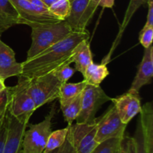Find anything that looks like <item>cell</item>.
<instances>
[{
	"instance_id": "6da1fadb",
	"label": "cell",
	"mask_w": 153,
	"mask_h": 153,
	"mask_svg": "<svg viewBox=\"0 0 153 153\" xmlns=\"http://www.w3.org/2000/svg\"><path fill=\"white\" fill-rule=\"evenodd\" d=\"M89 37L87 30L81 32L73 31L61 41L22 62L20 76L31 79L52 73L62 66L70 65L73 61L78 45L83 40H89Z\"/></svg>"
},
{
	"instance_id": "7a4b0ae2",
	"label": "cell",
	"mask_w": 153,
	"mask_h": 153,
	"mask_svg": "<svg viewBox=\"0 0 153 153\" xmlns=\"http://www.w3.org/2000/svg\"><path fill=\"white\" fill-rule=\"evenodd\" d=\"M73 32L65 20L31 27V44L27 52V58L36 56Z\"/></svg>"
},
{
	"instance_id": "3957f363",
	"label": "cell",
	"mask_w": 153,
	"mask_h": 153,
	"mask_svg": "<svg viewBox=\"0 0 153 153\" xmlns=\"http://www.w3.org/2000/svg\"><path fill=\"white\" fill-rule=\"evenodd\" d=\"M55 105L44 120L37 124H29L25 129L22 142L21 153H43L49 134L52 132V118L55 114Z\"/></svg>"
},
{
	"instance_id": "277c9868",
	"label": "cell",
	"mask_w": 153,
	"mask_h": 153,
	"mask_svg": "<svg viewBox=\"0 0 153 153\" xmlns=\"http://www.w3.org/2000/svg\"><path fill=\"white\" fill-rule=\"evenodd\" d=\"M17 78V84L13 87H8L10 92L8 111L16 119L28 123L37 108L27 90V79L20 76Z\"/></svg>"
},
{
	"instance_id": "5b68a950",
	"label": "cell",
	"mask_w": 153,
	"mask_h": 153,
	"mask_svg": "<svg viewBox=\"0 0 153 153\" xmlns=\"http://www.w3.org/2000/svg\"><path fill=\"white\" fill-rule=\"evenodd\" d=\"M61 85L52 72L31 79H27V90L37 109L58 99Z\"/></svg>"
},
{
	"instance_id": "8992f818",
	"label": "cell",
	"mask_w": 153,
	"mask_h": 153,
	"mask_svg": "<svg viewBox=\"0 0 153 153\" xmlns=\"http://www.w3.org/2000/svg\"><path fill=\"white\" fill-rule=\"evenodd\" d=\"M110 97L99 86L88 85L84 89L82 96V108L79 117L76 120L79 123H94L96 114L102 105L111 101Z\"/></svg>"
},
{
	"instance_id": "52a82bcc",
	"label": "cell",
	"mask_w": 153,
	"mask_h": 153,
	"mask_svg": "<svg viewBox=\"0 0 153 153\" xmlns=\"http://www.w3.org/2000/svg\"><path fill=\"white\" fill-rule=\"evenodd\" d=\"M67 140L76 153H91L99 144L96 141L97 119L94 123L68 125Z\"/></svg>"
},
{
	"instance_id": "ba28073f",
	"label": "cell",
	"mask_w": 153,
	"mask_h": 153,
	"mask_svg": "<svg viewBox=\"0 0 153 153\" xmlns=\"http://www.w3.org/2000/svg\"><path fill=\"white\" fill-rule=\"evenodd\" d=\"M19 13L18 24L28 25L31 28L37 25L54 23L61 21L52 14L47 7L31 4L26 0H10Z\"/></svg>"
},
{
	"instance_id": "9c48e42d",
	"label": "cell",
	"mask_w": 153,
	"mask_h": 153,
	"mask_svg": "<svg viewBox=\"0 0 153 153\" xmlns=\"http://www.w3.org/2000/svg\"><path fill=\"white\" fill-rule=\"evenodd\" d=\"M126 126L112 105L100 117L97 118L96 141L100 143L111 138H122L125 135Z\"/></svg>"
},
{
	"instance_id": "30bf717a",
	"label": "cell",
	"mask_w": 153,
	"mask_h": 153,
	"mask_svg": "<svg viewBox=\"0 0 153 153\" xmlns=\"http://www.w3.org/2000/svg\"><path fill=\"white\" fill-rule=\"evenodd\" d=\"M98 6L92 0H70L69 16L65 19L73 31H86Z\"/></svg>"
},
{
	"instance_id": "8fae6325",
	"label": "cell",
	"mask_w": 153,
	"mask_h": 153,
	"mask_svg": "<svg viewBox=\"0 0 153 153\" xmlns=\"http://www.w3.org/2000/svg\"><path fill=\"white\" fill-rule=\"evenodd\" d=\"M111 102L121 121L126 125L136 115L140 114L142 109L139 94L127 92L116 98H112Z\"/></svg>"
},
{
	"instance_id": "7c38bea8",
	"label": "cell",
	"mask_w": 153,
	"mask_h": 153,
	"mask_svg": "<svg viewBox=\"0 0 153 153\" xmlns=\"http://www.w3.org/2000/svg\"><path fill=\"white\" fill-rule=\"evenodd\" d=\"M8 125L2 153H21L24 133L28 123L16 119L7 110Z\"/></svg>"
},
{
	"instance_id": "4fadbf2b",
	"label": "cell",
	"mask_w": 153,
	"mask_h": 153,
	"mask_svg": "<svg viewBox=\"0 0 153 153\" xmlns=\"http://www.w3.org/2000/svg\"><path fill=\"white\" fill-rule=\"evenodd\" d=\"M153 77V46L144 49L141 62L137 67V71L128 92L139 94L143 86L149 85Z\"/></svg>"
},
{
	"instance_id": "5bb4252c",
	"label": "cell",
	"mask_w": 153,
	"mask_h": 153,
	"mask_svg": "<svg viewBox=\"0 0 153 153\" xmlns=\"http://www.w3.org/2000/svg\"><path fill=\"white\" fill-rule=\"evenodd\" d=\"M22 73V63L16 61L15 52L0 39V78L3 80L13 76H19Z\"/></svg>"
},
{
	"instance_id": "9a60e30c",
	"label": "cell",
	"mask_w": 153,
	"mask_h": 153,
	"mask_svg": "<svg viewBox=\"0 0 153 153\" xmlns=\"http://www.w3.org/2000/svg\"><path fill=\"white\" fill-rule=\"evenodd\" d=\"M140 121L143 130L146 153H153V106L151 102L142 106Z\"/></svg>"
},
{
	"instance_id": "2e32d148",
	"label": "cell",
	"mask_w": 153,
	"mask_h": 153,
	"mask_svg": "<svg viewBox=\"0 0 153 153\" xmlns=\"http://www.w3.org/2000/svg\"><path fill=\"white\" fill-rule=\"evenodd\" d=\"M147 1L148 0H130L126 10V13L125 15H124L123 19L122 21V23H121L120 27L117 35V37L115 38L114 42L113 44H112V46L111 48V50L109 51L108 54V55L105 57L104 59L102 60L103 64H107L110 61L112 54L114 52L117 46L119 45L121 38H122L123 37V34L126 27L128 26V25L129 24L133 15L135 13V12L137 11V10H138V8L140 6L147 4Z\"/></svg>"
},
{
	"instance_id": "e0dca14e",
	"label": "cell",
	"mask_w": 153,
	"mask_h": 153,
	"mask_svg": "<svg viewBox=\"0 0 153 153\" xmlns=\"http://www.w3.org/2000/svg\"><path fill=\"white\" fill-rule=\"evenodd\" d=\"M19 13L10 0H0V33L17 25Z\"/></svg>"
},
{
	"instance_id": "ac0fdd59",
	"label": "cell",
	"mask_w": 153,
	"mask_h": 153,
	"mask_svg": "<svg viewBox=\"0 0 153 153\" xmlns=\"http://www.w3.org/2000/svg\"><path fill=\"white\" fill-rule=\"evenodd\" d=\"M93 62L92 52L88 40H83L78 45L75 51L73 61L75 64V70L83 75L87 67Z\"/></svg>"
},
{
	"instance_id": "d6986e66",
	"label": "cell",
	"mask_w": 153,
	"mask_h": 153,
	"mask_svg": "<svg viewBox=\"0 0 153 153\" xmlns=\"http://www.w3.org/2000/svg\"><path fill=\"white\" fill-rule=\"evenodd\" d=\"M108 74L107 64L103 63L98 64L93 62L87 67L82 76L88 85L99 86Z\"/></svg>"
},
{
	"instance_id": "ffe728a7",
	"label": "cell",
	"mask_w": 153,
	"mask_h": 153,
	"mask_svg": "<svg viewBox=\"0 0 153 153\" xmlns=\"http://www.w3.org/2000/svg\"><path fill=\"white\" fill-rule=\"evenodd\" d=\"M86 85L87 83L85 80L77 83L66 82L62 84L60 88L59 97H58L60 105L69 102L76 97L80 95L83 92Z\"/></svg>"
},
{
	"instance_id": "44dd1931",
	"label": "cell",
	"mask_w": 153,
	"mask_h": 153,
	"mask_svg": "<svg viewBox=\"0 0 153 153\" xmlns=\"http://www.w3.org/2000/svg\"><path fill=\"white\" fill-rule=\"evenodd\" d=\"M82 93L66 104L61 105V110L62 111L64 120L68 125L73 124V122L77 119L82 108Z\"/></svg>"
},
{
	"instance_id": "7402d4cb",
	"label": "cell",
	"mask_w": 153,
	"mask_h": 153,
	"mask_svg": "<svg viewBox=\"0 0 153 153\" xmlns=\"http://www.w3.org/2000/svg\"><path fill=\"white\" fill-rule=\"evenodd\" d=\"M67 131H68V126L61 129L55 130L54 131H52L48 137L46 147L43 153L49 152L62 146L67 139Z\"/></svg>"
},
{
	"instance_id": "603a6c76",
	"label": "cell",
	"mask_w": 153,
	"mask_h": 153,
	"mask_svg": "<svg viewBox=\"0 0 153 153\" xmlns=\"http://www.w3.org/2000/svg\"><path fill=\"white\" fill-rule=\"evenodd\" d=\"M48 8L49 11L58 19L65 20L70 13V0H58L51 4Z\"/></svg>"
},
{
	"instance_id": "cb8c5ba5",
	"label": "cell",
	"mask_w": 153,
	"mask_h": 153,
	"mask_svg": "<svg viewBox=\"0 0 153 153\" xmlns=\"http://www.w3.org/2000/svg\"><path fill=\"white\" fill-rule=\"evenodd\" d=\"M122 138H111L101 142L91 153H118Z\"/></svg>"
},
{
	"instance_id": "d4e9b609",
	"label": "cell",
	"mask_w": 153,
	"mask_h": 153,
	"mask_svg": "<svg viewBox=\"0 0 153 153\" xmlns=\"http://www.w3.org/2000/svg\"><path fill=\"white\" fill-rule=\"evenodd\" d=\"M9 100H10V92L8 87L0 94V128L3 123L7 110H8Z\"/></svg>"
},
{
	"instance_id": "484cf974",
	"label": "cell",
	"mask_w": 153,
	"mask_h": 153,
	"mask_svg": "<svg viewBox=\"0 0 153 153\" xmlns=\"http://www.w3.org/2000/svg\"><path fill=\"white\" fill-rule=\"evenodd\" d=\"M75 72V68H73L70 65H66L59 67L52 73L61 84H64L68 82L69 79L73 76Z\"/></svg>"
},
{
	"instance_id": "4316f807",
	"label": "cell",
	"mask_w": 153,
	"mask_h": 153,
	"mask_svg": "<svg viewBox=\"0 0 153 153\" xmlns=\"http://www.w3.org/2000/svg\"><path fill=\"white\" fill-rule=\"evenodd\" d=\"M133 138H134V144H135V153H146L143 130H142V126L140 121H138L137 123V128H136Z\"/></svg>"
},
{
	"instance_id": "83f0119b",
	"label": "cell",
	"mask_w": 153,
	"mask_h": 153,
	"mask_svg": "<svg viewBox=\"0 0 153 153\" xmlns=\"http://www.w3.org/2000/svg\"><path fill=\"white\" fill-rule=\"evenodd\" d=\"M153 27H143L139 34V41L144 49L152 45Z\"/></svg>"
},
{
	"instance_id": "f1b7e54d",
	"label": "cell",
	"mask_w": 153,
	"mask_h": 153,
	"mask_svg": "<svg viewBox=\"0 0 153 153\" xmlns=\"http://www.w3.org/2000/svg\"><path fill=\"white\" fill-rule=\"evenodd\" d=\"M118 153H135V144L133 137L126 135L123 137Z\"/></svg>"
},
{
	"instance_id": "f546056e",
	"label": "cell",
	"mask_w": 153,
	"mask_h": 153,
	"mask_svg": "<svg viewBox=\"0 0 153 153\" xmlns=\"http://www.w3.org/2000/svg\"><path fill=\"white\" fill-rule=\"evenodd\" d=\"M7 125H8V115H7V112L5 118H4L2 125L0 128V153L3 152V149H4L6 137H7Z\"/></svg>"
},
{
	"instance_id": "4dcf8cb0",
	"label": "cell",
	"mask_w": 153,
	"mask_h": 153,
	"mask_svg": "<svg viewBox=\"0 0 153 153\" xmlns=\"http://www.w3.org/2000/svg\"><path fill=\"white\" fill-rule=\"evenodd\" d=\"M46 153H76L75 152L74 149L72 147V146L70 145V143H69L68 140L66 139L65 142L64 143V144L61 146H60L58 149H55L54 150L50 151L49 152Z\"/></svg>"
},
{
	"instance_id": "1f68e13d",
	"label": "cell",
	"mask_w": 153,
	"mask_h": 153,
	"mask_svg": "<svg viewBox=\"0 0 153 153\" xmlns=\"http://www.w3.org/2000/svg\"><path fill=\"white\" fill-rule=\"evenodd\" d=\"M148 11L146 22L143 27H153V0H148Z\"/></svg>"
},
{
	"instance_id": "d6a6232c",
	"label": "cell",
	"mask_w": 153,
	"mask_h": 153,
	"mask_svg": "<svg viewBox=\"0 0 153 153\" xmlns=\"http://www.w3.org/2000/svg\"><path fill=\"white\" fill-rule=\"evenodd\" d=\"M97 6L111 8L114 4L115 0H92Z\"/></svg>"
},
{
	"instance_id": "836d02e7",
	"label": "cell",
	"mask_w": 153,
	"mask_h": 153,
	"mask_svg": "<svg viewBox=\"0 0 153 153\" xmlns=\"http://www.w3.org/2000/svg\"><path fill=\"white\" fill-rule=\"evenodd\" d=\"M26 1H29L30 3L31 4H34L36 6H39V7H47V6L43 3V1L42 0H26Z\"/></svg>"
},
{
	"instance_id": "e575fe53",
	"label": "cell",
	"mask_w": 153,
	"mask_h": 153,
	"mask_svg": "<svg viewBox=\"0 0 153 153\" xmlns=\"http://www.w3.org/2000/svg\"><path fill=\"white\" fill-rule=\"evenodd\" d=\"M42 1H43V3L49 7L51 4H52L53 3H55V1H58V0H42Z\"/></svg>"
},
{
	"instance_id": "d590c367",
	"label": "cell",
	"mask_w": 153,
	"mask_h": 153,
	"mask_svg": "<svg viewBox=\"0 0 153 153\" xmlns=\"http://www.w3.org/2000/svg\"><path fill=\"white\" fill-rule=\"evenodd\" d=\"M6 88L5 85H4V80L0 78V94Z\"/></svg>"
},
{
	"instance_id": "8d00e7d4",
	"label": "cell",
	"mask_w": 153,
	"mask_h": 153,
	"mask_svg": "<svg viewBox=\"0 0 153 153\" xmlns=\"http://www.w3.org/2000/svg\"><path fill=\"white\" fill-rule=\"evenodd\" d=\"M1 33H0V37H1Z\"/></svg>"
}]
</instances>
